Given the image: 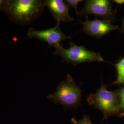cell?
Masks as SVG:
<instances>
[{
    "instance_id": "cell-1",
    "label": "cell",
    "mask_w": 124,
    "mask_h": 124,
    "mask_svg": "<svg viewBox=\"0 0 124 124\" xmlns=\"http://www.w3.org/2000/svg\"><path fill=\"white\" fill-rule=\"evenodd\" d=\"M70 47L65 49L59 45L55 47L53 54L61 57L63 62L73 65L84 62H104L99 52H94L86 49L83 46H78L70 41Z\"/></svg>"
},
{
    "instance_id": "cell-2",
    "label": "cell",
    "mask_w": 124,
    "mask_h": 124,
    "mask_svg": "<svg viewBox=\"0 0 124 124\" xmlns=\"http://www.w3.org/2000/svg\"><path fill=\"white\" fill-rule=\"evenodd\" d=\"M81 93L82 90L80 86L75 84L72 76L68 74L66 79L59 84L56 92L49 95L47 98L67 108H72L80 105Z\"/></svg>"
},
{
    "instance_id": "cell-3",
    "label": "cell",
    "mask_w": 124,
    "mask_h": 124,
    "mask_svg": "<svg viewBox=\"0 0 124 124\" xmlns=\"http://www.w3.org/2000/svg\"><path fill=\"white\" fill-rule=\"evenodd\" d=\"M45 6L40 0H9L6 11L18 22H28L37 17Z\"/></svg>"
},
{
    "instance_id": "cell-4",
    "label": "cell",
    "mask_w": 124,
    "mask_h": 124,
    "mask_svg": "<svg viewBox=\"0 0 124 124\" xmlns=\"http://www.w3.org/2000/svg\"><path fill=\"white\" fill-rule=\"evenodd\" d=\"M87 101L90 105L102 112L103 120L119 114V106L115 94L108 90L102 80L100 88L95 93L91 94Z\"/></svg>"
},
{
    "instance_id": "cell-5",
    "label": "cell",
    "mask_w": 124,
    "mask_h": 124,
    "mask_svg": "<svg viewBox=\"0 0 124 124\" xmlns=\"http://www.w3.org/2000/svg\"><path fill=\"white\" fill-rule=\"evenodd\" d=\"M112 0H86L83 8L76 14L77 16L93 15L104 20H115V12L113 9Z\"/></svg>"
},
{
    "instance_id": "cell-6",
    "label": "cell",
    "mask_w": 124,
    "mask_h": 124,
    "mask_svg": "<svg viewBox=\"0 0 124 124\" xmlns=\"http://www.w3.org/2000/svg\"><path fill=\"white\" fill-rule=\"evenodd\" d=\"M60 22L57 21L56 25L53 28L45 30L38 31L31 28L27 32V35L30 38H35L43 40L49 45L50 47L60 45L62 41L71 39L70 36L64 34L60 29Z\"/></svg>"
},
{
    "instance_id": "cell-7",
    "label": "cell",
    "mask_w": 124,
    "mask_h": 124,
    "mask_svg": "<svg viewBox=\"0 0 124 124\" xmlns=\"http://www.w3.org/2000/svg\"><path fill=\"white\" fill-rule=\"evenodd\" d=\"M80 23L83 26L81 31L88 36L98 39L119 29V27L112 24L109 20L98 18L92 20H86L84 22L81 21Z\"/></svg>"
},
{
    "instance_id": "cell-8",
    "label": "cell",
    "mask_w": 124,
    "mask_h": 124,
    "mask_svg": "<svg viewBox=\"0 0 124 124\" xmlns=\"http://www.w3.org/2000/svg\"><path fill=\"white\" fill-rule=\"evenodd\" d=\"M45 6H46L57 21L68 23L75 19L71 17L69 12V8L64 0H46Z\"/></svg>"
},
{
    "instance_id": "cell-9",
    "label": "cell",
    "mask_w": 124,
    "mask_h": 124,
    "mask_svg": "<svg viewBox=\"0 0 124 124\" xmlns=\"http://www.w3.org/2000/svg\"><path fill=\"white\" fill-rule=\"evenodd\" d=\"M115 66L117 70V77L113 84H124V58L115 64Z\"/></svg>"
},
{
    "instance_id": "cell-10",
    "label": "cell",
    "mask_w": 124,
    "mask_h": 124,
    "mask_svg": "<svg viewBox=\"0 0 124 124\" xmlns=\"http://www.w3.org/2000/svg\"><path fill=\"white\" fill-rule=\"evenodd\" d=\"M117 98L119 106V117L124 116V86L114 92Z\"/></svg>"
},
{
    "instance_id": "cell-11",
    "label": "cell",
    "mask_w": 124,
    "mask_h": 124,
    "mask_svg": "<svg viewBox=\"0 0 124 124\" xmlns=\"http://www.w3.org/2000/svg\"><path fill=\"white\" fill-rule=\"evenodd\" d=\"M71 122L72 124H93L89 116H84L82 119L77 120L75 118L73 117L71 119Z\"/></svg>"
},
{
    "instance_id": "cell-12",
    "label": "cell",
    "mask_w": 124,
    "mask_h": 124,
    "mask_svg": "<svg viewBox=\"0 0 124 124\" xmlns=\"http://www.w3.org/2000/svg\"><path fill=\"white\" fill-rule=\"evenodd\" d=\"M64 2L68 7V8H73L75 9L76 13L77 12V7L79 4L82 2L83 0H65Z\"/></svg>"
},
{
    "instance_id": "cell-13",
    "label": "cell",
    "mask_w": 124,
    "mask_h": 124,
    "mask_svg": "<svg viewBox=\"0 0 124 124\" xmlns=\"http://www.w3.org/2000/svg\"><path fill=\"white\" fill-rule=\"evenodd\" d=\"M9 0H0V11H6Z\"/></svg>"
},
{
    "instance_id": "cell-14",
    "label": "cell",
    "mask_w": 124,
    "mask_h": 124,
    "mask_svg": "<svg viewBox=\"0 0 124 124\" xmlns=\"http://www.w3.org/2000/svg\"><path fill=\"white\" fill-rule=\"evenodd\" d=\"M113 1L119 4H122L124 3V0H113Z\"/></svg>"
},
{
    "instance_id": "cell-15",
    "label": "cell",
    "mask_w": 124,
    "mask_h": 124,
    "mask_svg": "<svg viewBox=\"0 0 124 124\" xmlns=\"http://www.w3.org/2000/svg\"><path fill=\"white\" fill-rule=\"evenodd\" d=\"M121 32L122 33H124V18L123 19V21H122V26L121 27Z\"/></svg>"
}]
</instances>
